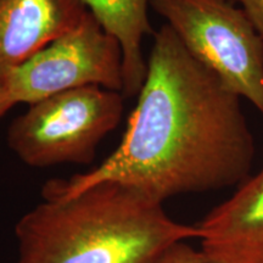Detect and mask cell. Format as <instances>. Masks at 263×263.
Returning <instances> with one entry per match:
<instances>
[{"mask_svg": "<svg viewBox=\"0 0 263 263\" xmlns=\"http://www.w3.org/2000/svg\"><path fill=\"white\" fill-rule=\"evenodd\" d=\"M196 227L211 263H263V164Z\"/></svg>", "mask_w": 263, "mask_h": 263, "instance_id": "obj_6", "label": "cell"}, {"mask_svg": "<svg viewBox=\"0 0 263 263\" xmlns=\"http://www.w3.org/2000/svg\"><path fill=\"white\" fill-rule=\"evenodd\" d=\"M228 2L241 5V9L244 10L250 21L255 26L256 31L263 39V0H228Z\"/></svg>", "mask_w": 263, "mask_h": 263, "instance_id": "obj_10", "label": "cell"}, {"mask_svg": "<svg viewBox=\"0 0 263 263\" xmlns=\"http://www.w3.org/2000/svg\"><path fill=\"white\" fill-rule=\"evenodd\" d=\"M255 155L239 95L164 24L154 33L145 81L120 145L89 172L48 180L42 197L62 199L115 180L163 203L239 185L251 173Z\"/></svg>", "mask_w": 263, "mask_h": 263, "instance_id": "obj_1", "label": "cell"}, {"mask_svg": "<svg viewBox=\"0 0 263 263\" xmlns=\"http://www.w3.org/2000/svg\"><path fill=\"white\" fill-rule=\"evenodd\" d=\"M124 98L121 91L88 85L42 99L12 121L8 145L37 168L89 164L101 140L122 120Z\"/></svg>", "mask_w": 263, "mask_h": 263, "instance_id": "obj_3", "label": "cell"}, {"mask_svg": "<svg viewBox=\"0 0 263 263\" xmlns=\"http://www.w3.org/2000/svg\"><path fill=\"white\" fill-rule=\"evenodd\" d=\"M190 54L248 99L263 120V39L228 0H150Z\"/></svg>", "mask_w": 263, "mask_h": 263, "instance_id": "obj_4", "label": "cell"}, {"mask_svg": "<svg viewBox=\"0 0 263 263\" xmlns=\"http://www.w3.org/2000/svg\"><path fill=\"white\" fill-rule=\"evenodd\" d=\"M12 106H14V103H12L11 98L9 95L6 80L0 76V117L8 112Z\"/></svg>", "mask_w": 263, "mask_h": 263, "instance_id": "obj_11", "label": "cell"}, {"mask_svg": "<svg viewBox=\"0 0 263 263\" xmlns=\"http://www.w3.org/2000/svg\"><path fill=\"white\" fill-rule=\"evenodd\" d=\"M6 85L14 105L88 85L122 93V48L88 12L78 27L10 72Z\"/></svg>", "mask_w": 263, "mask_h": 263, "instance_id": "obj_5", "label": "cell"}, {"mask_svg": "<svg viewBox=\"0 0 263 263\" xmlns=\"http://www.w3.org/2000/svg\"><path fill=\"white\" fill-rule=\"evenodd\" d=\"M88 12L81 0H0V76L6 80Z\"/></svg>", "mask_w": 263, "mask_h": 263, "instance_id": "obj_7", "label": "cell"}, {"mask_svg": "<svg viewBox=\"0 0 263 263\" xmlns=\"http://www.w3.org/2000/svg\"><path fill=\"white\" fill-rule=\"evenodd\" d=\"M155 263H211L201 250L193 249L185 241L173 244Z\"/></svg>", "mask_w": 263, "mask_h": 263, "instance_id": "obj_9", "label": "cell"}, {"mask_svg": "<svg viewBox=\"0 0 263 263\" xmlns=\"http://www.w3.org/2000/svg\"><path fill=\"white\" fill-rule=\"evenodd\" d=\"M103 28L120 42L123 54L122 94L139 95L145 81L147 61L141 51L143 39L155 33L147 17L150 0H81Z\"/></svg>", "mask_w": 263, "mask_h": 263, "instance_id": "obj_8", "label": "cell"}, {"mask_svg": "<svg viewBox=\"0 0 263 263\" xmlns=\"http://www.w3.org/2000/svg\"><path fill=\"white\" fill-rule=\"evenodd\" d=\"M16 263H155L195 226L173 221L162 203L104 180L74 195L43 200L15 226Z\"/></svg>", "mask_w": 263, "mask_h": 263, "instance_id": "obj_2", "label": "cell"}]
</instances>
